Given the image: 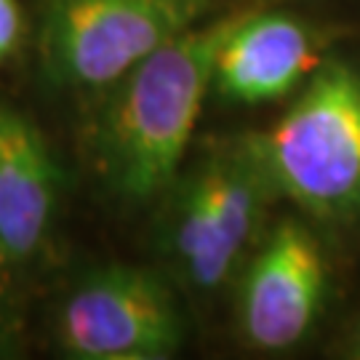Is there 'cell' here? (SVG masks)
Masks as SVG:
<instances>
[{
  "mask_svg": "<svg viewBox=\"0 0 360 360\" xmlns=\"http://www.w3.org/2000/svg\"><path fill=\"white\" fill-rule=\"evenodd\" d=\"M11 262L3 257V251H0V315H3V302H6V283H8V275H6V267H8Z\"/></svg>",
  "mask_w": 360,
  "mask_h": 360,
  "instance_id": "30bf717a",
  "label": "cell"
},
{
  "mask_svg": "<svg viewBox=\"0 0 360 360\" xmlns=\"http://www.w3.org/2000/svg\"><path fill=\"white\" fill-rule=\"evenodd\" d=\"M355 352L360 355V328H358V336H355Z\"/></svg>",
  "mask_w": 360,
  "mask_h": 360,
  "instance_id": "8fae6325",
  "label": "cell"
},
{
  "mask_svg": "<svg viewBox=\"0 0 360 360\" xmlns=\"http://www.w3.org/2000/svg\"><path fill=\"white\" fill-rule=\"evenodd\" d=\"M59 345L80 360H163L181 347V315L166 285L136 267H104L70 291Z\"/></svg>",
  "mask_w": 360,
  "mask_h": 360,
  "instance_id": "5b68a950",
  "label": "cell"
},
{
  "mask_svg": "<svg viewBox=\"0 0 360 360\" xmlns=\"http://www.w3.org/2000/svg\"><path fill=\"white\" fill-rule=\"evenodd\" d=\"M208 8L211 0H46L40 62L59 86L107 89Z\"/></svg>",
  "mask_w": 360,
  "mask_h": 360,
  "instance_id": "3957f363",
  "label": "cell"
},
{
  "mask_svg": "<svg viewBox=\"0 0 360 360\" xmlns=\"http://www.w3.org/2000/svg\"><path fill=\"white\" fill-rule=\"evenodd\" d=\"M326 296V262L315 235L283 221L251 257L238 294V321L245 342L281 352L312 331Z\"/></svg>",
  "mask_w": 360,
  "mask_h": 360,
  "instance_id": "8992f818",
  "label": "cell"
},
{
  "mask_svg": "<svg viewBox=\"0 0 360 360\" xmlns=\"http://www.w3.org/2000/svg\"><path fill=\"white\" fill-rule=\"evenodd\" d=\"M321 67L318 40L285 13H243L221 43L214 70L219 94L238 104L283 99Z\"/></svg>",
  "mask_w": 360,
  "mask_h": 360,
  "instance_id": "52a82bcc",
  "label": "cell"
},
{
  "mask_svg": "<svg viewBox=\"0 0 360 360\" xmlns=\"http://www.w3.org/2000/svg\"><path fill=\"white\" fill-rule=\"evenodd\" d=\"M240 16L190 27L112 86L94 126V163L112 193L150 200L176 176L214 86L219 49Z\"/></svg>",
  "mask_w": 360,
  "mask_h": 360,
  "instance_id": "6da1fadb",
  "label": "cell"
},
{
  "mask_svg": "<svg viewBox=\"0 0 360 360\" xmlns=\"http://www.w3.org/2000/svg\"><path fill=\"white\" fill-rule=\"evenodd\" d=\"M22 38V8L19 0H0V65L16 51Z\"/></svg>",
  "mask_w": 360,
  "mask_h": 360,
  "instance_id": "9c48e42d",
  "label": "cell"
},
{
  "mask_svg": "<svg viewBox=\"0 0 360 360\" xmlns=\"http://www.w3.org/2000/svg\"><path fill=\"white\" fill-rule=\"evenodd\" d=\"M275 195L257 136L224 142L208 155L171 219L168 245L184 281L198 291L227 283Z\"/></svg>",
  "mask_w": 360,
  "mask_h": 360,
  "instance_id": "277c9868",
  "label": "cell"
},
{
  "mask_svg": "<svg viewBox=\"0 0 360 360\" xmlns=\"http://www.w3.org/2000/svg\"><path fill=\"white\" fill-rule=\"evenodd\" d=\"M56 187V168L40 134L0 107V251L8 262H25L43 245Z\"/></svg>",
  "mask_w": 360,
  "mask_h": 360,
  "instance_id": "ba28073f",
  "label": "cell"
},
{
  "mask_svg": "<svg viewBox=\"0 0 360 360\" xmlns=\"http://www.w3.org/2000/svg\"><path fill=\"white\" fill-rule=\"evenodd\" d=\"M259 139L275 193L318 219L360 217V72L326 62Z\"/></svg>",
  "mask_w": 360,
  "mask_h": 360,
  "instance_id": "7a4b0ae2",
  "label": "cell"
}]
</instances>
